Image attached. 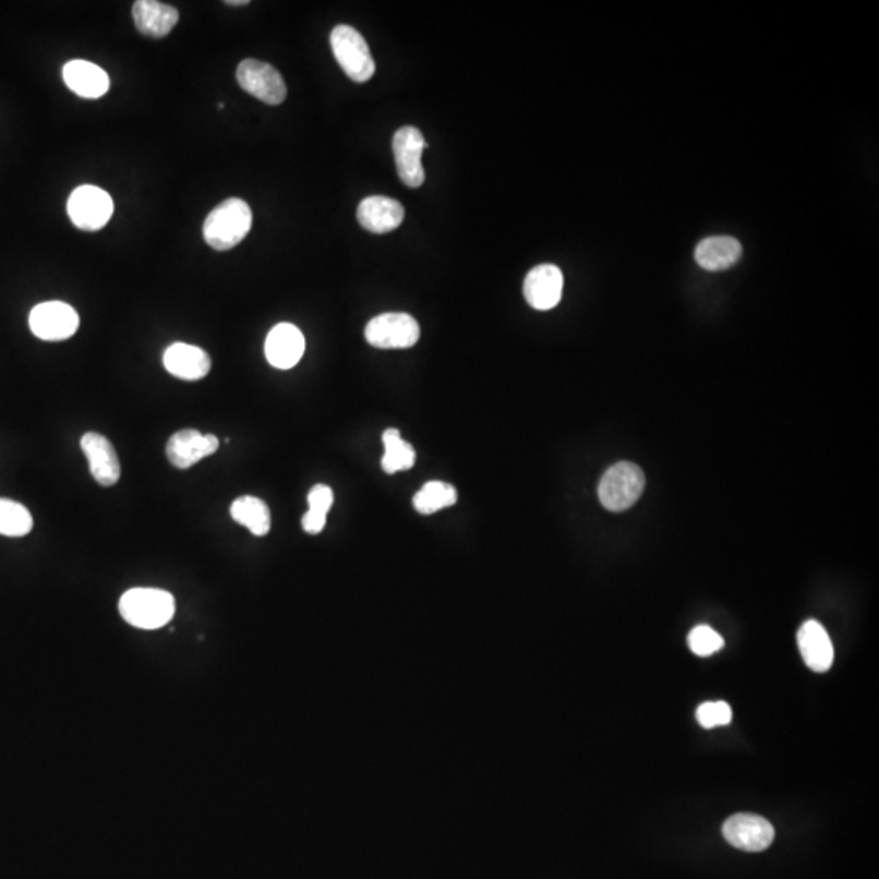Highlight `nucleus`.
<instances>
[{
  "label": "nucleus",
  "instance_id": "nucleus-22",
  "mask_svg": "<svg viewBox=\"0 0 879 879\" xmlns=\"http://www.w3.org/2000/svg\"><path fill=\"white\" fill-rule=\"evenodd\" d=\"M383 443H385V455L382 458L383 471L396 474L399 471H408L414 466V448L401 438V434L396 429L385 431Z\"/></svg>",
  "mask_w": 879,
  "mask_h": 879
},
{
  "label": "nucleus",
  "instance_id": "nucleus-21",
  "mask_svg": "<svg viewBox=\"0 0 879 879\" xmlns=\"http://www.w3.org/2000/svg\"><path fill=\"white\" fill-rule=\"evenodd\" d=\"M231 518L246 527L254 537H266L270 531V510L261 498L243 495L230 507Z\"/></svg>",
  "mask_w": 879,
  "mask_h": 879
},
{
  "label": "nucleus",
  "instance_id": "nucleus-16",
  "mask_svg": "<svg viewBox=\"0 0 879 879\" xmlns=\"http://www.w3.org/2000/svg\"><path fill=\"white\" fill-rule=\"evenodd\" d=\"M798 647L806 666L815 673H826L834 663L831 637L818 621H806L799 627Z\"/></svg>",
  "mask_w": 879,
  "mask_h": 879
},
{
  "label": "nucleus",
  "instance_id": "nucleus-2",
  "mask_svg": "<svg viewBox=\"0 0 879 879\" xmlns=\"http://www.w3.org/2000/svg\"><path fill=\"white\" fill-rule=\"evenodd\" d=\"M253 213L244 201L231 197L219 204L207 216L204 224V238L210 248L228 251L240 244L250 233Z\"/></svg>",
  "mask_w": 879,
  "mask_h": 879
},
{
  "label": "nucleus",
  "instance_id": "nucleus-8",
  "mask_svg": "<svg viewBox=\"0 0 879 879\" xmlns=\"http://www.w3.org/2000/svg\"><path fill=\"white\" fill-rule=\"evenodd\" d=\"M429 147L424 135L414 125H405L393 137V154L399 180L408 188H421L425 181L422 154Z\"/></svg>",
  "mask_w": 879,
  "mask_h": 879
},
{
  "label": "nucleus",
  "instance_id": "nucleus-13",
  "mask_svg": "<svg viewBox=\"0 0 879 879\" xmlns=\"http://www.w3.org/2000/svg\"><path fill=\"white\" fill-rule=\"evenodd\" d=\"M81 446L95 481L104 487L115 485L121 478V462L110 440L97 432H88L82 437Z\"/></svg>",
  "mask_w": 879,
  "mask_h": 879
},
{
  "label": "nucleus",
  "instance_id": "nucleus-20",
  "mask_svg": "<svg viewBox=\"0 0 879 879\" xmlns=\"http://www.w3.org/2000/svg\"><path fill=\"white\" fill-rule=\"evenodd\" d=\"M743 254V246L733 237H710L696 248V261L706 270H725L735 266Z\"/></svg>",
  "mask_w": 879,
  "mask_h": 879
},
{
  "label": "nucleus",
  "instance_id": "nucleus-28",
  "mask_svg": "<svg viewBox=\"0 0 879 879\" xmlns=\"http://www.w3.org/2000/svg\"><path fill=\"white\" fill-rule=\"evenodd\" d=\"M227 5H248V0H228Z\"/></svg>",
  "mask_w": 879,
  "mask_h": 879
},
{
  "label": "nucleus",
  "instance_id": "nucleus-4",
  "mask_svg": "<svg viewBox=\"0 0 879 879\" xmlns=\"http://www.w3.org/2000/svg\"><path fill=\"white\" fill-rule=\"evenodd\" d=\"M646 489V474L634 462L611 466L598 485V497L606 510L624 511L633 507Z\"/></svg>",
  "mask_w": 879,
  "mask_h": 879
},
{
  "label": "nucleus",
  "instance_id": "nucleus-18",
  "mask_svg": "<svg viewBox=\"0 0 879 879\" xmlns=\"http://www.w3.org/2000/svg\"><path fill=\"white\" fill-rule=\"evenodd\" d=\"M62 77H64L69 91L74 92L79 97L88 98V100L104 97L110 91V77L107 72L97 64L82 61V59L68 62L62 71Z\"/></svg>",
  "mask_w": 879,
  "mask_h": 879
},
{
  "label": "nucleus",
  "instance_id": "nucleus-10",
  "mask_svg": "<svg viewBox=\"0 0 879 879\" xmlns=\"http://www.w3.org/2000/svg\"><path fill=\"white\" fill-rule=\"evenodd\" d=\"M723 838L739 851L762 852L772 845L775 831L762 816L739 812L726 819L723 824Z\"/></svg>",
  "mask_w": 879,
  "mask_h": 879
},
{
  "label": "nucleus",
  "instance_id": "nucleus-3",
  "mask_svg": "<svg viewBox=\"0 0 879 879\" xmlns=\"http://www.w3.org/2000/svg\"><path fill=\"white\" fill-rule=\"evenodd\" d=\"M330 49L344 74L356 84H365L375 74V59L362 33L353 26L337 25L330 33Z\"/></svg>",
  "mask_w": 879,
  "mask_h": 879
},
{
  "label": "nucleus",
  "instance_id": "nucleus-14",
  "mask_svg": "<svg viewBox=\"0 0 879 879\" xmlns=\"http://www.w3.org/2000/svg\"><path fill=\"white\" fill-rule=\"evenodd\" d=\"M303 353H305V337L297 326L280 323L267 334V362L276 369H293L302 360Z\"/></svg>",
  "mask_w": 879,
  "mask_h": 879
},
{
  "label": "nucleus",
  "instance_id": "nucleus-12",
  "mask_svg": "<svg viewBox=\"0 0 879 879\" xmlns=\"http://www.w3.org/2000/svg\"><path fill=\"white\" fill-rule=\"evenodd\" d=\"M219 449L216 435H203L196 429H184L171 435L167 443V458L174 468L190 469Z\"/></svg>",
  "mask_w": 879,
  "mask_h": 879
},
{
  "label": "nucleus",
  "instance_id": "nucleus-26",
  "mask_svg": "<svg viewBox=\"0 0 879 879\" xmlns=\"http://www.w3.org/2000/svg\"><path fill=\"white\" fill-rule=\"evenodd\" d=\"M687 642H689V649L693 650V653H696L697 657L713 655V653L719 652V650H722L723 646H725L720 634H717L712 627L703 626V624L690 630Z\"/></svg>",
  "mask_w": 879,
  "mask_h": 879
},
{
  "label": "nucleus",
  "instance_id": "nucleus-9",
  "mask_svg": "<svg viewBox=\"0 0 879 879\" xmlns=\"http://www.w3.org/2000/svg\"><path fill=\"white\" fill-rule=\"evenodd\" d=\"M77 312L64 302L39 303L29 313V329L43 340H65L79 329Z\"/></svg>",
  "mask_w": 879,
  "mask_h": 879
},
{
  "label": "nucleus",
  "instance_id": "nucleus-5",
  "mask_svg": "<svg viewBox=\"0 0 879 879\" xmlns=\"http://www.w3.org/2000/svg\"><path fill=\"white\" fill-rule=\"evenodd\" d=\"M365 339L376 349H409L421 339V326L408 313H383L370 320Z\"/></svg>",
  "mask_w": 879,
  "mask_h": 879
},
{
  "label": "nucleus",
  "instance_id": "nucleus-17",
  "mask_svg": "<svg viewBox=\"0 0 879 879\" xmlns=\"http://www.w3.org/2000/svg\"><path fill=\"white\" fill-rule=\"evenodd\" d=\"M357 219L372 233H389L405 220V207L392 197L370 196L360 203Z\"/></svg>",
  "mask_w": 879,
  "mask_h": 879
},
{
  "label": "nucleus",
  "instance_id": "nucleus-27",
  "mask_svg": "<svg viewBox=\"0 0 879 879\" xmlns=\"http://www.w3.org/2000/svg\"><path fill=\"white\" fill-rule=\"evenodd\" d=\"M697 722L703 729L730 725L733 720L732 707L726 702H706L697 709Z\"/></svg>",
  "mask_w": 879,
  "mask_h": 879
},
{
  "label": "nucleus",
  "instance_id": "nucleus-23",
  "mask_svg": "<svg viewBox=\"0 0 879 879\" xmlns=\"http://www.w3.org/2000/svg\"><path fill=\"white\" fill-rule=\"evenodd\" d=\"M458 501V492L451 484L442 481H432L422 485L416 494L414 508L421 515L437 514L443 508L453 507Z\"/></svg>",
  "mask_w": 879,
  "mask_h": 879
},
{
  "label": "nucleus",
  "instance_id": "nucleus-19",
  "mask_svg": "<svg viewBox=\"0 0 879 879\" xmlns=\"http://www.w3.org/2000/svg\"><path fill=\"white\" fill-rule=\"evenodd\" d=\"M132 16L139 32L152 38H164L180 20V13L174 7L157 0H139L132 7Z\"/></svg>",
  "mask_w": 879,
  "mask_h": 879
},
{
  "label": "nucleus",
  "instance_id": "nucleus-7",
  "mask_svg": "<svg viewBox=\"0 0 879 879\" xmlns=\"http://www.w3.org/2000/svg\"><path fill=\"white\" fill-rule=\"evenodd\" d=\"M68 213L72 224L85 231L101 230L115 213L110 194L101 188L81 186L71 194Z\"/></svg>",
  "mask_w": 879,
  "mask_h": 879
},
{
  "label": "nucleus",
  "instance_id": "nucleus-15",
  "mask_svg": "<svg viewBox=\"0 0 879 879\" xmlns=\"http://www.w3.org/2000/svg\"><path fill=\"white\" fill-rule=\"evenodd\" d=\"M164 365L170 375L184 382H197L206 378L210 372L209 353L201 347L190 346V344L177 342L165 350Z\"/></svg>",
  "mask_w": 879,
  "mask_h": 879
},
{
  "label": "nucleus",
  "instance_id": "nucleus-1",
  "mask_svg": "<svg viewBox=\"0 0 879 879\" xmlns=\"http://www.w3.org/2000/svg\"><path fill=\"white\" fill-rule=\"evenodd\" d=\"M174 598L158 588H132L122 594L119 613L122 619L137 629H160L174 616Z\"/></svg>",
  "mask_w": 879,
  "mask_h": 879
},
{
  "label": "nucleus",
  "instance_id": "nucleus-25",
  "mask_svg": "<svg viewBox=\"0 0 879 879\" xmlns=\"http://www.w3.org/2000/svg\"><path fill=\"white\" fill-rule=\"evenodd\" d=\"M33 530V517L25 505L0 498V534L9 538L26 537Z\"/></svg>",
  "mask_w": 879,
  "mask_h": 879
},
{
  "label": "nucleus",
  "instance_id": "nucleus-6",
  "mask_svg": "<svg viewBox=\"0 0 879 879\" xmlns=\"http://www.w3.org/2000/svg\"><path fill=\"white\" fill-rule=\"evenodd\" d=\"M237 81L251 97L266 105L284 104L287 97L286 82L282 75L267 62L257 59H244L237 69Z\"/></svg>",
  "mask_w": 879,
  "mask_h": 879
},
{
  "label": "nucleus",
  "instance_id": "nucleus-24",
  "mask_svg": "<svg viewBox=\"0 0 879 879\" xmlns=\"http://www.w3.org/2000/svg\"><path fill=\"white\" fill-rule=\"evenodd\" d=\"M333 504L334 495L330 487L323 484L315 485L309 494V511L302 518L303 530L309 534L322 533Z\"/></svg>",
  "mask_w": 879,
  "mask_h": 879
},
{
  "label": "nucleus",
  "instance_id": "nucleus-11",
  "mask_svg": "<svg viewBox=\"0 0 879 879\" xmlns=\"http://www.w3.org/2000/svg\"><path fill=\"white\" fill-rule=\"evenodd\" d=\"M564 290V274L554 264H541L528 273L523 284L528 305L547 312L558 305Z\"/></svg>",
  "mask_w": 879,
  "mask_h": 879
}]
</instances>
